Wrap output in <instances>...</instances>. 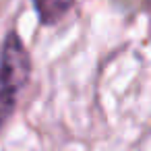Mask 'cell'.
<instances>
[{
  "label": "cell",
  "instance_id": "1",
  "mask_svg": "<svg viewBox=\"0 0 151 151\" xmlns=\"http://www.w3.org/2000/svg\"><path fill=\"white\" fill-rule=\"evenodd\" d=\"M31 54L17 29H11L0 44V132L15 116L19 97L31 81Z\"/></svg>",
  "mask_w": 151,
  "mask_h": 151
},
{
  "label": "cell",
  "instance_id": "2",
  "mask_svg": "<svg viewBox=\"0 0 151 151\" xmlns=\"http://www.w3.org/2000/svg\"><path fill=\"white\" fill-rule=\"evenodd\" d=\"M75 4L77 0H31L37 23L42 27H54L62 23L68 17V13L75 9Z\"/></svg>",
  "mask_w": 151,
  "mask_h": 151
}]
</instances>
